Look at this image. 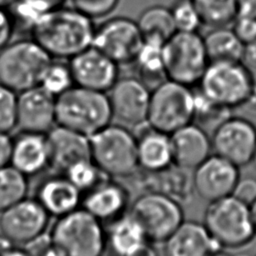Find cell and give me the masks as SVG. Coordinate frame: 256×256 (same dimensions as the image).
Here are the masks:
<instances>
[{
    "label": "cell",
    "mask_w": 256,
    "mask_h": 256,
    "mask_svg": "<svg viewBox=\"0 0 256 256\" xmlns=\"http://www.w3.org/2000/svg\"><path fill=\"white\" fill-rule=\"evenodd\" d=\"M0 256H31L28 252H26L23 248L12 247L11 249L0 253Z\"/></svg>",
    "instance_id": "cell-45"
},
{
    "label": "cell",
    "mask_w": 256,
    "mask_h": 256,
    "mask_svg": "<svg viewBox=\"0 0 256 256\" xmlns=\"http://www.w3.org/2000/svg\"><path fill=\"white\" fill-rule=\"evenodd\" d=\"M74 85L108 92L119 78L118 64L92 45L69 59Z\"/></svg>",
    "instance_id": "cell-16"
},
{
    "label": "cell",
    "mask_w": 256,
    "mask_h": 256,
    "mask_svg": "<svg viewBox=\"0 0 256 256\" xmlns=\"http://www.w3.org/2000/svg\"><path fill=\"white\" fill-rule=\"evenodd\" d=\"M113 118L127 127L147 123L151 89L138 77L118 78L108 91Z\"/></svg>",
    "instance_id": "cell-13"
},
{
    "label": "cell",
    "mask_w": 256,
    "mask_h": 256,
    "mask_svg": "<svg viewBox=\"0 0 256 256\" xmlns=\"http://www.w3.org/2000/svg\"><path fill=\"white\" fill-rule=\"evenodd\" d=\"M128 213L153 244L163 243L185 220L180 202L160 192L146 191L131 202Z\"/></svg>",
    "instance_id": "cell-10"
},
{
    "label": "cell",
    "mask_w": 256,
    "mask_h": 256,
    "mask_svg": "<svg viewBox=\"0 0 256 256\" xmlns=\"http://www.w3.org/2000/svg\"><path fill=\"white\" fill-rule=\"evenodd\" d=\"M198 86L202 95L230 110L250 103L256 95L253 71L242 61L209 62Z\"/></svg>",
    "instance_id": "cell-3"
},
{
    "label": "cell",
    "mask_w": 256,
    "mask_h": 256,
    "mask_svg": "<svg viewBox=\"0 0 256 256\" xmlns=\"http://www.w3.org/2000/svg\"><path fill=\"white\" fill-rule=\"evenodd\" d=\"M144 44L137 24L128 17H112L95 28L92 46L119 64L133 63Z\"/></svg>",
    "instance_id": "cell-11"
},
{
    "label": "cell",
    "mask_w": 256,
    "mask_h": 256,
    "mask_svg": "<svg viewBox=\"0 0 256 256\" xmlns=\"http://www.w3.org/2000/svg\"><path fill=\"white\" fill-rule=\"evenodd\" d=\"M39 85L55 97L72 87L74 81L68 63L52 61L44 72Z\"/></svg>",
    "instance_id": "cell-33"
},
{
    "label": "cell",
    "mask_w": 256,
    "mask_h": 256,
    "mask_svg": "<svg viewBox=\"0 0 256 256\" xmlns=\"http://www.w3.org/2000/svg\"><path fill=\"white\" fill-rule=\"evenodd\" d=\"M56 124V97L40 85L17 95V124L20 131L47 133Z\"/></svg>",
    "instance_id": "cell-17"
},
{
    "label": "cell",
    "mask_w": 256,
    "mask_h": 256,
    "mask_svg": "<svg viewBox=\"0 0 256 256\" xmlns=\"http://www.w3.org/2000/svg\"><path fill=\"white\" fill-rule=\"evenodd\" d=\"M196 94L191 87L166 79L151 90L147 123L171 134L195 121Z\"/></svg>",
    "instance_id": "cell-8"
},
{
    "label": "cell",
    "mask_w": 256,
    "mask_h": 256,
    "mask_svg": "<svg viewBox=\"0 0 256 256\" xmlns=\"http://www.w3.org/2000/svg\"><path fill=\"white\" fill-rule=\"evenodd\" d=\"M253 165H254V167L256 168V148H255V152H254V155H253V159H252V162H251Z\"/></svg>",
    "instance_id": "cell-47"
},
{
    "label": "cell",
    "mask_w": 256,
    "mask_h": 256,
    "mask_svg": "<svg viewBox=\"0 0 256 256\" xmlns=\"http://www.w3.org/2000/svg\"><path fill=\"white\" fill-rule=\"evenodd\" d=\"M202 222L223 249L245 247L256 236L249 205L233 195L208 202Z\"/></svg>",
    "instance_id": "cell-4"
},
{
    "label": "cell",
    "mask_w": 256,
    "mask_h": 256,
    "mask_svg": "<svg viewBox=\"0 0 256 256\" xmlns=\"http://www.w3.org/2000/svg\"><path fill=\"white\" fill-rule=\"evenodd\" d=\"M130 204L129 190L114 178L109 177L83 193L81 207L101 222L111 223L126 214Z\"/></svg>",
    "instance_id": "cell-18"
},
{
    "label": "cell",
    "mask_w": 256,
    "mask_h": 256,
    "mask_svg": "<svg viewBox=\"0 0 256 256\" xmlns=\"http://www.w3.org/2000/svg\"><path fill=\"white\" fill-rule=\"evenodd\" d=\"M137 24L144 42L159 45H163L177 31L170 8L162 5H152L144 9Z\"/></svg>",
    "instance_id": "cell-26"
},
{
    "label": "cell",
    "mask_w": 256,
    "mask_h": 256,
    "mask_svg": "<svg viewBox=\"0 0 256 256\" xmlns=\"http://www.w3.org/2000/svg\"><path fill=\"white\" fill-rule=\"evenodd\" d=\"M36 198L50 216H64L81 207L83 193L63 173L45 178L38 186Z\"/></svg>",
    "instance_id": "cell-22"
},
{
    "label": "cell",
    "mask_w": 256,
    "mask_h": 256,
    "mask_svg": "<svg viewBox=\"0 0 256 256\" xmlns=\"http://www.w3.org/2000/svg\"><path fill=\"white\" fill-rule=\"evenodd\" d=\"M53 61L33 39H20L0 49V83L16 93L40 84Z\"/></svg>",
    "instance_id": "cell-7"
},
{
    "label": "cell",
    "mask_w": 256,
    "mask_h": 256,
    "mask_svg": "<svg viewBox=\"0 0 256 256\" xmlns=\"http://www.w3.org/2000/svg\"><path fill=\"white\" fill-rule=\"evenodd\" d=\"M13 137L7 132L0 131V168L10 164Z\"/></svg>",
    "instance_id": "cell-40"
},
{
    "label": "cell",
    "mask_w": 256,
    "mask_h": 256,
    "mask_svg": "<svg viewBox=\"0 0 256 256\" xmlns=\"http://www.w3.org/2000/svg\"><path fill=\"white\" fill-rule=\"evenodd\" d=\"M239 14L256 17V0H237Z\"/></svg>",
    "instance_id": "cell-42"
},
{
    "label": "cell",
    "mask_w": 256,
    "mask_h": 256,
    "mask_svg": "<svg viewBox=\"0 0 256 256\" xmlns=\"http://www.w3.org/2000/svg\"><path fill=\"white\" fill-rule=\"evenodd\" d=\"M50 235L66 256H102L107 248L103 222L83 207L58 217Z\"/></svg>",
    "instance_id": "cell-6"
},
{
    "label": "cell",
    "mask_w": 256,
    "mask_h": 256,
    "mask_svg": "<svg viewBox=\"0 0 256 256\" xmlns=\"http://www.w3.org/2000/svg\"><path fill=\"white\" fill-rule=\"evenodd\" d=\"M203 25L228 26L239 15L237 0H192Z\"/></svg>",
    "instance_id": "cell-30"
},
{
    "label": "cell",
    "mask_w": 256,
    "mask_h": 256,
    "mask_svg": "<svg viewBox=\"0 0 256 256\" xmlns=\"http://www.w3.org/2000/svg\"><path fill=\"white\" fill-rule=\"evenodd\" d=\"M232 29L244 44L254 41L256 40V17L239 14L232 23Z\"/></svg>",
    "instance_id": "cell-37"
},
{
    "label": "cell",
    "mask_w": 256,
    "mask_h": 256,
    "mask_svg": "<svg viewBox=\"0 0 256 256\" xmlns=\"http://www.w3.org/2000/svg\"><path fill=\"white\" fill-rule=\"evenodd\" d=\"M240 167L213 153L193 170L194 193L211 202L229 195L240 178Z\"/></svg>",
    "instance_id": "cell-15"
},
{
    "label": "cell",
    "mask_w": 256,
    "mask_h": 256,
    "mask_svg": "<svg viewBox=\"0 0 256 256\" xmlns=\"http://www.w3.org/2000/svg\"><path fill=\"white\" fill-rule=\"evenodd\" d=\"M63 174H65L82 193L91 190L102 181L109 178L92 159L82 160L73 164Z\"/></svg>",
    "instance_id": "cell-32"
},
{
    "label": "cell",
    "mask_w": 256,
    "mask_h": 256,
    "mask_svg": "<svg viewBox=\"0 0 256 256\" xmlns=\"http://www.w3.org/2000/svg\"><path fill=\"white\" fill-rule=\"evenodd\" d=\"M249 207H250V212H251V215H252L254 225L256 227V199L249 205Z\"/></svg>",
    "instance_id": "cell-46"
},
{
    "label": "cell",
    "mask_w": 256,
    "mask_h": 256,
    "mask_svg": "<svg viewBox=\"0 0 256 256\" xmlns=\"http://www.w3.org/2000/svg\"><path fill=\"white\" fill-rule=\"evenodd\" d=\"M46 136L50 153L49 168L56 173H64L73 164L91 159L88 136L57 124Z\"/></svg>",
    "instance_id": "cell-19"
},
{
    "label": "cell",
    "mask_w": 256,
    "mask_h": 256,
    "mask_svg": "<svg viewBox=\"0 0 256 256\" xmlns=\"http://www.w3.org/2000/svg\"><path fill=\"white\" fill-rule=\"evenodd\" d=\"M91 159L110 178H125L139 170L137 137L127 126L108 124L89 137Z\"/></svg>",
    "instance_id": "cell-5"
},
{
    "label": "cell",
    "mask_w": 256,
    "mask_h": 256,
    "mask_svg": "<svg viewBox=\"0 0 256 256\" xmlns=\"http://www.w3.org/2000/svg\"><path fill=\"white\" fill-rule=\"evenodd\" d=\"M162 244L164 256H210L222 249L203 222L195 220H184Z\"/></svg>",
    "instance_id": "cell-21"
},
{
    "label": "cell",
    "mask_w": 256,
    "mask_h": 256,
    "mask_svg": "<svg viewBox=\"0 0 256 256\" xmlns=\"http://www.w3.org/2000/svg\"><path fill=\"white\" fill-rule=\"evenodd\" d=\"M133 256H159V253L157 249L154 247L153 243L149 242L147 245H145L140 251H138Z\"/></svg>",
    "instance_id": "cell-43"
},
{
    "label": "cell",
    "mask_w": 256,
    "mask_h": 256,
    "mask_svg": "<svg viewBox=\"0 0 256 256\" xmlns=\"http://www.w3.org/2000/svg\"><path fill=\"white\" fill-rule=\"evenodd\" d=\"M120 0H70L72 7L88 17L100 18L111 13Z\"/></svg>",
    "instance_id": "cell-36"
},
{
    "label": "cell",
    "mask_w": 256,
    "mask_h": 256,
    "mask_svg": "<svg viewBox=\"0 0 256 256\" xmlns=\"http://www.w3.org/2000/svg\"><path fill=\"white\" fill-rule=\"evenodd\" d=\"M50 215L37 198L25 197L1 212V233L14 244H25L47 231Z\"/></svg>",
    "instance_id": "cell-14"
},
{
    "label": "cell",
    "mask_w": 256,
    "mask_h": 256,
    "mask_svg": "<svg viewBox=\"0 0 256 256\" xmlns=\"http://www.w3.org/2000/svg\"><path fill=\"white\" fill-rule=\"evenodd\" d=\"M15 31L12 16L5 7L0 6V49L10 43L12 35Z\"/></svg>",
    "instance_id": "cell-39"
},
{
    "label": "cell",
    "mask_w": 256,
    "mask_h": 256,
    "mask_svg": "<svg viewBox=\"0 0 256 256\" xmlns=\"http://www.w3.org/2000/svg\"><path fill=\"white\" fill-rule=\"evenodd\" d=\"M95 28L92 18L61 6L41 15L30 34L52 58L70 59L92 45Z\"/></svg>",
    "instance_id": "cell-1"
},
{
    "label": "cell",
    "mask_w": 256,
    "mask_h": 256,
    "mask_svg": "<svg viewBox=\"0 0 256 256\" xmlns=\"http://www.w3.org/2000/svg\"><path fill=\"white\" fill-rule=\"evenodd\" d=\"M232 195L250 205L256 199V179L253 177H240Z\"/></svg>",
    "instance_id": "cell-38"
},
{
    "label": "cell",
    "mask_w": 256,
    "mask_h": 256,
    "mask_svg": "<svg viewBox=\"0 0 256 256\" xmlns=\"http://www.w3.org/2000/svg\"><path fill=\"white\" fill-rule=\"evenodd\" d=\"M28 176L11 164L0 168V213L27 197Z\"/></svg>",
    "instance_id": "cell-31"
},
{
    "label": "cell",
    "mask_w": 256,
    "mask_h": 256,
    "mask_svg": "<svg viewBox=\"0 0 256 256\" xmlns=\"http://www.w3.org/2000/svg\"><path fill=\"white\" fill-rule=\"evenodd\" d=\"M148 243L143 228L128 212L112 221L107 230V247L115 256H133Z\"/></svg>",
    "instance_id": "cell-25"
},
{
    "label": "cell",
    "mask_w": 256,
    "mask_h": 256,
    "mask_svg": "<svg viewBox=\"0 0 256 256\" xmlns=\"http://www.w3.org/2000/svg\"><path fill=\"white\" fill-rule=\"evenodd\" d=\"M66 0H11L6 8L14 21L15 30H30L36 20L44 13L61 7Z\"/></svg>",
    "instance_id": "cell-29"
},
{
    "label": "cell",
    "mask_w": 256,
    "mask_h": 256,
    "mask_svg": "<svg viewBox=\"0 0 256 256\" xmlns=\"http://www.w3.org/2000/svg\"><path fill=\"white\" fill-rule=\"evenodd\" d=\"M17 124V93L0 83V131L11 132Z\"/></svg>",
    "instance_id": "cell-35"
},
{
    "label": "cell",
    "mask_w": 256,
    "mask_h": 256,
    "mask_svg": "<svg viewBox=\"0 0 256 256\" xmlns=\"http://www.w3.org/2000/svg\"><path fill=\"white\" fill-rule=\"evenodd\" d=\"M173 164L194 170L212 154L211 136L203 126L192 122L170 134Z\"/></svg>",
    "instance_id": "cell-20"
},
{
    "label": "cell",
    "mask_w": 256,
    "mask_h": 256,
    "mask_svg": "<svg viewBox=\"0 0 256 256\" xmlns=\"http://www.w3.org/2000/svg\"><path fill=\"white\" fill-rule=\"evenodd\" d=\"M170 10L177 31L194 32L202 25L192 0H175Z\"/></svg>",
    "instance_id": "cell-34"
},
{
    "label": "cell",
    "mask_w": 256,
    "mask_h": 256,
    "mask_svg": "<svg viewBox=\"0 0 256 256\" xmlns=\"http://www.w3.org/2000/svg\"><path fill=\"white\" fill-rule=\"evenodd\" d=\"M162 57L166 78L191 88L199 84L210 62L198 31H176L163 44Z\"/></svg>",
    "instance_id": "cell-9"
},
{
    "label": "cell",
    "mask_w": 256,
    "mask_h": 256,
    "mask_svg": "<svg viewBox=\"0 0 256 256\" xmlns=\"http://www.w3.org/2000/svg\"><path fill=\"white\" fill-rule=\"evenodd\" d=\"M138 128V127H137ZM137 155L139 169L157 172L173 165L170 135L153 129L148 123L139 126Z\"/></svg>",
    "instance_id": "cell-24"
},
{
    "label": "cell",
    "mask_w": 256,
    "mask_h": 256,
    "mask_svg": "<svg viewBox=\"0 0 256 256\" xmlns=\"http://www.w3.org/2000/svg\"><path fill=\"white\" fill-rule=\"evenodd\" d=\"M213 153L238 167L252 162L256 148V126L247 118L229 115L219 122L211 135Z\"/></svg>",
    "instance_id": "cell-12"
},
{
    "label": "cell",
    "mask_w": 256,
    "mask_h": 256,
    "mask_svg": "<svg viewBox=\"0 0 256 256\" xmlns=\"http://www.w3.org/2000/svg\"><path fill=\"white\" fill-rule=\"evenodd\" d=\"M162 46L144 42L133 62L137 70L136 77L142 80L151 90L167 79L163 65Z\"/></svg>",
    "instance_id": "cell-28"
},
{
    "label": "cell",
    "mask_w": 256,
    "mask_h": 256,
    "mask_svg": "<svg viewBox=\"0 0 256 256\" xmlns=\"http://www.w3.org/2000/svg\"><path fill=\"white\" fill-rule=\"evenodd\" d=\"M241 61L252 71L256 70V40L244 45Z\"/></svg>",
    "instance_id": "cell-41"
},
{
    "label": "cell",
    "mask_w": 256,
    "mask_h": 256,
    "mask_svg": "<svg viewBox=\"0 0 256 256\" xmlns=\"http://www.w3.org/2000/svg\"><path fill=\"white\" fill-rule=\"evenodd\" d=\"M203 38L210 62L242 60L245 44L232 28L228 26L211 28Z\"/></svg>",
    "instance_id": "cell-27"
},
{
    "label": "cell",
    "mask_w": 256,
    "mask_h": 256,
    "mask_svg": "<svg viewBox=\"0 0 256 256\" xmlns=\"http://www.w3.org/2000/svg\"><path fill=\"white\" fill-rule=\"evenodd\" d=\"M233 256H249L247 253H240V254H235Z\"/></svg>",
    "instance_id": "cell-48"
},
{
    "label": "cell",
    "mask_w": 256,
    "mask_h": 256,
    "mask_svg": "<svg viewBox=\"0 0 256 256\" xmlns=\"http://www.w3.org/2000/svg\"><path fill=\"white\" fill-rule=\"evenodd\" d=\"M10 164L28 177L48 168L50 153L46 134L20 131L13 137Z\"/></svg>",
    "instance_id": "cell-23"
},
{
    "label": "cell",
    "mask_w": 256,
    "mask_h": 256,
    "mask_svg": "<svg viewBox=\"0 0 256 256\" xmlns=\"http://www.w3.org/2000/svg\"><path fill=\"white\" fill-rule=\"evenodd\" d=\"M40 256H66L65 253L57 246L53 243H52L44 250V252L40 255Z\"/></svg>",
    "instance_id": "cell-44"
},
{
    "label": "cell",
    "mask_w": 256,
    "mask_h": 256,
    "mask_svg": "<svg viewBox=\"0 0 256 256\" xmlns=\"http://www.w3.org/2000/svg\"><path fill=\"white\" fill-rule=\"evenodd\" d=\"M113 119L107 92L73 85L56 97V124L90 137Z\"/></svg>",
    "instance_id": "cell-2"
},
{
    "label": "cell",
    "mask_w": 256,
    "mask_h": 256,
    "mask_svg": "<svg viewBox=\"0 0 256 256\" xmlns=\"http://www.w3.org/2000/svg\"><path fill=\"white\" fill-rule=\"evenodd\" d=\"M102 256H104V255H102Z\"/></svg>",
    "instance_id": "cell-49"
}]
</instances>
